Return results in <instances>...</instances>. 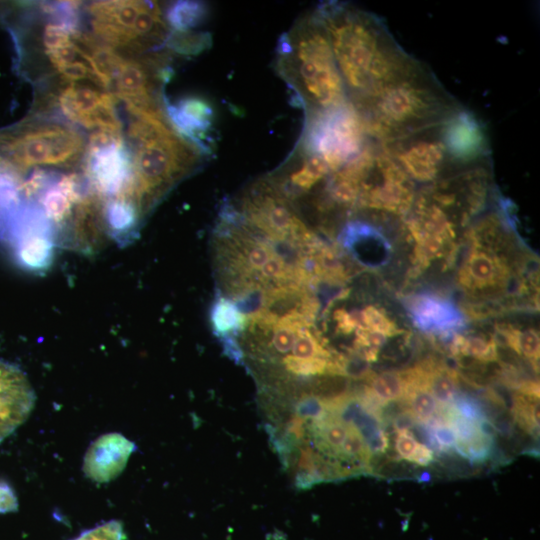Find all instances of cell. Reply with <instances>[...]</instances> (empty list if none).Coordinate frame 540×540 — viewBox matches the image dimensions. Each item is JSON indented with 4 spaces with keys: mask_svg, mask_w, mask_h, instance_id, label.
Instances as JSON below:
<instances>
[{
    "mask_svg": "<svg viewBox=\"0 0 540 540\" xmlns=\"http://www.w3.org/2000/svg\"><path fill=\"white\" fill-rule=\"evenodd\" d=\"M315 13L328 34L351 102L369 97L419 64L375 15L337 2L320 5Z\"/></svg>",
    "mask_w": 540,
    "mask_h": 540,
    "instance_id": "6da1fadb",
    "label": "cell"
},
{
    "mask_svg": "<svg viewBox=\"0 0 540 540\" xmlns=\"http://www.w3.org/2000/svg\"><path fill=\"white\" fill-rule=\"evenodd\" d=\"M351 103L367 136L381 145L436 128L458 108L420 63L369 97Z\"/></svg>",
    "mask_w": 540,
    "mask_h": 540,
    "instance_id": "7a4b0ae2",
    "label": "cell"
},
{
    "mask_svg": "<svg viewBox=\"0 0 540 540\" xmlns=\"http://www.w3.org/2000/svg\"><path fill=\"white\" fill-rule=\"evenodd\" d=\"M129 116L125 143L131 154L132 178L124 200L140 217L193 171L203 154L171 127L165 115Z\"/></svg>",
    "mask_w": 540,
    "mask_h": 540,
    "instance_id": "3957f363",
    "label": "cell"
},
{
    "mask_svg": "<svg viewBox=\"0 0 540 540\" xmlns=\"http://www.w3.org/2000/svg\"><path fill=\"white\" fill-rule=\"evenodd\" d=\"M278 56L279 73L307 113L348 101L328 34L315 12L281 37Z\"/></svg>",
    "mask_w": 540,
    "mask_h": 540,
    "instance_id": "277c9868",
    "label": "cell"
},
{
    "mask_svg": "<svg viewBox=\"0 0 540 540\" xmlns=\"http://www.w3.org/2000/svg\"><path fill=\"white\" fill-rule=\"evenodd\" d=\"M85 148L83 135L66 124L27 118L0 129V164L19 184L31 168L74 165Z\"/></svg>",
    "mask_w": 540,
    "mask_h": 540,
    "instance_id": "5b68a950",
    "label": "cell"
},
{
    "mask_svg": "<svg viewBox=\"0 0 540 540\" xmlns=\"http://www.w3.org/2000/svg\"><path fill=\"white\" fill-rule=\"evenodd\" d=\"M367 137L356 108L348 100L338 107L307 113L299 150L319 156L335 172L363 150Z\"/></svg>",
    "mask_w": 540,
    "mask_h": 540,
    "instance_id": "8992f818",
    "label": "cell"
},
{
    "mask_svg": "<svg viewBox=\"0 0 540 540\" xmlns=\"http://www.w3.org/2000/svg\"><path fill=\"white\" fill-rule=\"evenodd\" d=\"M239 215L244 224L268 239L288 240L301 247L315 235L270 179L257 181L246 190Z\"/></svg>",
    "mask_w": 540,
    "mask_h": 540,
    "instance_id": "52a82bcc",
    "label": "cell"
},
{
    "mask_svg": "<svg viewBox=\"0 0 540 540\" xmlns=\"http://www.w3.org/2000/svg\"><path fill=\"white\" fill-rule=\"evenodd\" d=\"M413 181L377 143L361 183L357 208L405 217L415 201Z\"/></svg>",
    "mask_w": 540,
    "mask_h": 540,
    "instance_id": "ba28073f",
    "label": "cell"
},
{
    "mask_svg": "<svg viewBox=\"0 0 540 540\" xmlns=\"http://www.w3.org/2000/svg\"><path fill=\"white\" fill-rule=\"evenodd\" d=\"M438 132L451 165L469 168L487 162V133L472 112L458 107L439 126Z\"/></svg>",
    "mask_w": 540,
    "mask_h": 540,
    "instance_id": "9c48e42d",
    "label": "cell"
},
{
    "mask_svg": "<svg viewBox=\"0 0 540 540\" xmlns=\"http://www.w3.org/2000/svg\"><path fill=\"white\" fill-rule=\"evenodd\" d=\"M438 128L383 145L412 181H435L450 164Z\"/></svg>",
    "mask_w": 540,
    "mask_h": 540,
    "instance_id": "30bf717a",
    "label": "cell"
},
{
    "mask_svg": "<svg viewBox=\"0 0 540 540\" xmlns=\"http://www.w3.org/2000/svg\"><path fill=\"white\" fill-rule=\"evenodd\" d=\"M403 303L416 328L441 339L461 333L467 325L464 312L444 296L418 293L406 296Z\"/></svg>",
    "mask_w": 540,
    "mask_h": 540,
    "instance_id": "8fae6325",
    "label": "cell"
},
{
    "mask_svg": "<svg viewBox=\"0 0 540 540\" xmlns=\"http://www.w3.org/2000/svg\"><path fill=\"white\" fill-rule=\"evenodd\" d=\"M164 114L171 127L206 155L211 152L214 110L199 96H187L171 103L163 96Z\"/></svg>",
    "mask_w": 540,
    "mask_h": 540,
    "instance_id": "7c38bea8",
    "label": "cell"
},
{
    "mask_svg": "<svg viewBox=\"0 0 540 540\" xmlns=\"http://www.w3.org/2000/svg\"><path fill=\"white\" fill-rule=\"evenodd\" d=\"M339 244L366 269H379L392 259L393 247L385 235L368 222H347L338 236Z\"/></svg>",
    "mask_w": 540,
    "mask_h": 540,
    "instance_id": "4fadbf2b",
    "label": "cell"
},
{
    "mask_svg": "<svg viewBox=\"0 0 540 540\" xmlns=\"http://www.w3.org/2000/svg\"><path fill=\"white\" fill-rule=\"evenodd\" d=\"M135 449V444L119 433L104 434L87 449L83 471L95 482H109L123 471Z\"/></svg>",
    "mask_w": 540,
    "mask_h": 540,
    "instance_id": "5bb4252c",
    "label": "cell"
},
{
    "mask_svg": "<svg viewBox=\"0 0 540 540\" xmlns=\"http://www.w3.org/2000/svg\"><path fill=\"white\" fill-rule=\"evenodd\" d=\"M300 153V163L286 179L270 178L276 188L290 201L308 192L331 171L319 156L302 151Z\"/></svg>",
    "mask_w": 540,
    "mask_h": 540,
    "instance_id": "9a60e30c",
    "label": "cell"
},
{
    "mask_svg": "<svg viewBox=\"0 0 540 540\" xmlns=\"http://www.w3.org/2000/svg\"><path fill=\"white\" fill-rule=\"evenodd\" d=\"M105 92L89 86L68 83L57 97L63 115L71 122L80 125L82 120L93 112L103 101Z\"/></svg>",
    "mask_w": 540,
    "mask_h": 540,
    "instance_id": "2e32d148",
    "label": "cell"
},
{
    "mask_svg": "<svg viewBox=\"0 0 540 540\" xmlns=\"http://www.w3.org/2000/svg\"><path fill=\"white\" fill-rule=\"evenodd\" d=\"M446 340L449 343V351L454 356L469 357L483 363L498 360L497 342L492 335L456 333Z\"/></svg>",
    "mask_w": 540,
    "mask_h": 540,
    "instance_id": "e0dca14e",
    "label": "cell"
},
{
    "mask_svg": "<svg viewBox=\"0 0 540 540\" xmlns=\"http://www.w3.org/2000/svg\"><path fill=\"white\" fill-rule=\"evenodd\" d=\"M419 365L423 370L425 383L439 406H449L457 396V373L450 367L431 360Z\"/></svg>",
    "mask_w": 540,
    "mask_h": 540,
    "instance_id": "ac0fdd59",
    "label": "cell"
},
{
    "mask_svg": "<svg viewBox=\"0 0 540 540\" xmlns=\"http://www.w3.org/2000/svg\"><path fill=\"white\" fill-rule=\"evenodd\" d=\"M495 329L505 346L528 359L535 370L536 367L538 369L540 339L539 333L534 328L519 329L503 323L497 324Z\"/></svg>",
    "mask_w": 540,
    "mask_h": 540,
    "instance_id": "d6986e66",
    "label": "cell"
},
{
    "mask_svg": "<svg viewBox=\"0 0 540 540\" xmlns=\"http://www.w3.org/2000/svg\"><path fill=\"white\" fill-rule=\"evenodd\" d=\"M210 321L214 334L222 339L241 331L246 326L247 318L233 301L217 295L212 304Z\"/></svg>",
    "mask_w": 540,
    "mask_h": 540,
    "instance_id": "ffe728a7",
    "label": "cell"
},
{
    "mask_svg": "<svg viewBox=\"0 0 540 540\" xmlns=\"http://www.w3.org/2000/svg\"><path fill=\"white\" fill-rule=\"evenodd\" d=\"M208 14V7L200 1H177L166 10V24L175 32H190L201 25Z\"/></svg>",
    "mask_w": 540,
    "mask_h": 540,
    "instance_id": "44dd1931",
    "label": "cell"
},
{
    "mask_svg": "<svg viewBox=\"0 0 540 540\" xmlns=\"http://www.w3.org/2000/svg\"><path fill=\"white\" fill-rule=\"evenodd\" d=\"M366 391L381 405L402 400L405 393V379L402 372L386 371L371 373L366 379Z\"/></svg>",
    "mask_w": 540,
    "mask_h": 540,
    "instance_id": "7402d4cb",
    "label": "cell"
},
{
    "mask_svg": "<svg viewBox=\"0 0 540 540\" xmlns=\"http://www.w3.org/2000/svg\"><path fill=\"white\" fill-rule=\"evenodd\" d=\"M292 355L301 359H331L333 357L325 343L321 341L317 333L311 331L310 327H301L297 330Z\"/></svg>",
    "mask_w": 540,
    "mask_h": 540,
    "instance_id": "603a6c76",
    "label": "cell"
},
{
    "mask_svg": "<svg viewBox=\"0 0 540 540\" xmlns=\"http://www.w3.org/2000/svg\"><path fill=\"white\" fill-rule=\"evenodd\" d=\"M211 44L210 35L204 32H175L168 33L164 45L180 54H197Z\"/></svg>",
    "mask_w": 540,
    "mask_h": 540,
    "instance_id": "cb8c5ba5",
    "label": "cell"
},
{
    "mask_svg": "<svg viewBox=\"0 0 540 540\" xmlns=\"http://www.w3.org/2000/svg\"><path fill=\"white\" fill-rule=\"evenodd\" d=\"M361 314L366 330L381 333L388 338L400 335L404 332L386 314L384 309L377 306L368 305L361 310Z\"/></svg>",
    "mask_w": 540,
    "mask_h": 540,
    "instance_id": "d4e9b609",
    "label": "cell"
},
{
    "mask_svg": "<svg viewBox=\"0 0 540 540\" xmlns=\"http://www.w3.org/2000/svg\"><path fill=\"white\" fill-rule=\"evenodd\" d=\"M331 359H301L294 357L293 355H287L282 358V362L285 365V368L295 375L312 376L328 374Z\"/></svg>",
    "mask_w": 540,
    "mask_h": 540,
    "instance_id": "484cf974",
    "label": "cell"
},
{
    "mask_svg": "<svg viewBox=\"0 0 540 540\" xmlns=\"http://www.w3.org/2000/svg\"><path fill=\"white\" fill-rule=\"evenodd\" d=\"M298 329L285 320L277 321L272 327L270 348L279 354H287L292 351Z\"/></svg>",
    "mask_w": 540,
    "mask_h": 540,
    "instance_id": "4316f807",
    "label": "cell"
},
{
    "mask_svg": "<svg viewBox=\"0 0 540 540\" xmlns=\"http://www.w3.org/2000/svg\"><path fill=\"white\" fill-rule=\"evenodd\" d=\"M296 415L300 419L320 420L328 414L326 400L317 395H304L296 404Z\"/></svg>",
    "mask_w": 540,
    "mask_h": 540,
    "instance_id": "83f0119b",
    "label": "cell"
},
{
    "mask_svg": "<svg viewBox=\"0 0 540 540\" xmlns=\"http://www.w3.org/2000/svg\"><path fill=\"white\" fill-rule=\"evenodd\" d=\"M431 421L433 423L430 425V433L435 444L444 451L455 448L457 436L452 425L443 417L436 420L433 418L429 422Z\"/></svg>",
    "mask_w": 540,
    "mask_h": 540,
    "instance_id": "f1b7e54d",
    "label": "cell"
},
{
    "mask_svg": "<svg viewBox=\"0 0 540 540\" xmlns=\"http://www.w3.org/2000/svg\"><path fill=\"white\" fill-rule=\"evenodd\" d=\"M122 524L117 520H111L93 529L80 534L74 540H123Z\"/></svg>",
    "mask_w": 540,
    "mask_h": 540,
    "instance_id": "f546056e",
    "label": "cell"
},
{
    "mask_svg": "<svg viewBox=\"0 0 540 540\" xmlns=\"http://www.w3.org/2000/svg\"><path fill=\"white\" fill-rule=\"evenodd\" d=\"M44 206L51 217L59 220L69 209V199L62 190H51L45 196Z\"/></svg>",
    "mask_w": 540,
    "mask_h": 540,
    "instance_id": "4dcf8cb0",
    "label": "cell"
},
{
    "mask_svg": "<svg viewBox=\"0 0 540 540\" xmlns=\"http://www.w3.org/2000/svg\"><path fill=\"white\" fill-rule=\"evenodd\" d=\"M420 444L411 431L397 432L395 450L400 458L411 462Z\"/></svg>",
    "mask_w": 540,
    "mask_h": 540,
    "instance_id": "1f68e13d",
    "label": "cell"
},
{
    "mask_svg": "<svg viewBox=\"0 0 540 540\" xmlns=\"http://www.w3.org/2000/svg\"><path fill=\"white\" fill-rule=\"evenodd\" d=\"M336 332L341 334H350L357 330L355 320L351 312L345 309H337L333 313Z\"/></svg>",
    "mask_w": 540,
    "mask_h": 540,
    "instance_id": "d6a6232c",
    "label": "cell"
},
{
    "mask_svg": "<svg viewBox=\"0 0 540 540\" xmlns=\"http://www.w3.org/2000/svg\"><path fill=\"white\" fill-rule=\"evenodd\" d=\"M17 507V500L12 489L4 483L0 484V512H6Z\"/></svg>",
    "mask_w": 540,
    "mask_h": 540,
    "instance_id": "836d02e7",
    "label": "cell"
},
{
    "mask_svg": "<svg viewBox=\"0 0 540 540\" xmlns=\"http://www.w3.org/2000/svg\"><path fill=\"white\" fill-rule=\"evenodd\" d=\"M416 419L406 409L397 415L393 421V428L397 432L410 431L415 426Z\"/></svg>",
    "mask_w": 540,
    "mask_h": 540,
    "instance_id": "e575fe53",
    "label": "cell"
}]
</instances>
